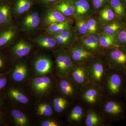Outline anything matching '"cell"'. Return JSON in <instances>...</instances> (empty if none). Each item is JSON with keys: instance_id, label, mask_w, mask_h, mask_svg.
<instances>
[{"instance_id": "obj_34", "label": "cell", "mask_w": 126, "mask_h": 126, "mask_svg": "<svg viewBox=\"0 0 126 126\" xmlns=\"http://www.w3.org/2000/svg\"><path fill=\"white\" fill-rule=\"evenodd\" d=\"M76 29L79 34L84 35L87 33V21L83 18H79L76 23Z\"/></svg>"}, {"instance_id": "obj_28", "label": "cell", "mask_w": 126, "mask_h": 126, "mask_svg": "<svg viewBox=\"0 0 126 126\" xmlns=\"http://www.w3.org/2000/svg\"><path fill=\"white\" fill-rule=\"evenodd\" d=\"M31 5L30 0H17L15 5V11L18 14H22L29 11Z\"/></svg>"}, {"instance_id": "obj_8", "label": "cell", "mask_w": 126, "mask_h": 126, "mask_svg": "<svg viewBox=\"0 0 126 126\" xmlns=\"http://www.w3.org/2000/svg\"><path fill=\"white\" fill-rule=\"evenodd\" d=\"M83 124L86 126H104L110 123L99 108H87Z\"/></svg>"}, {"instance_id": "obj_43", "label": "cell", "mask_w": 126, "mask_h": 126, "mask_svg": "<svg viewBox=\"0 0 126 126\" xmlns=\"http://www.w3.org/2000/svg\"><path fill=\"white\" fill-rule=\"evenodd\" d=\"M43 0L47 2H52L56 1L57 0Z\"/></svg>"}, {"instance_id": "obj_31", "label": "cell", "mask_w": 126, "mask_h": 126, "mask_svg": "<svg viewBox=\"0 0 126 126\" xmlns=\"http://www.w3.org/2000/svg\"><path fill=\"white\" fill-rule=\"evenodd\" d=\"M116 44L126 47V24L117 33Z\"/></svg>"}, {"instance_id": "obj_17", "label": "cell", "mask_w": 126, "mask_h": 126, "mask_svg": "<svg viewBox=\"0 0 126 126\" xmlns=\"http://www.w3.org/2000/svg\"><path fill=\"white\" fill-rule=\"evenodd\" d=\"M51 84V79L47 77L36 78L33 82L34 89L39 93H44L50 87Z\"/></svg>"}, {"instance_id": "obj_42", "label": "cell", "mask_w": 126, "mask_h": 126, "mask_svg": "<svg viewBox=\"0 0 126 126\" xmlns=\"http://www.w3.org/2000/svg\"><path fill=\"white\" fill-rule=\"evenodd\" d=\"M4 59L1 56H0V69L2 68L4 66Z\"/></svg>"}, {"instance_id": "obj_33", "label": "cell", "mask_w": 126, "mask_h": 126, "mask_svg": "<svg viewBox=\"0 0 126 126\" xmlns=\"http://www.w3.org/2000/svg\"><path fill=\"white\" fill-rule=\"evenodd\" d=\"M38 113L41 116H50L53 114L52 107L47 104H41L39 105L37 109Z\"/></svg>"}, {"instance_id": "obj_46", "label": "cell", "mask_w": 126, "mask_h": 126, "mask_svg": "<svg viewBox=\"0 0 126 126\" xmlns=\"http://www.w3.org/2000/svg\"><path fill=\"white\" fill-rule=\"evenodd\" d=\"M1 1H5L7 0H0Z\"/></svg>"}, {"instance_id": "obj_35", "label": "cell", "mask_w": 126, "mask_h": 126, "mask_svg": "<svg viewBox=\"0 0 126 126\" xmlns=\"http://www.w3.org/2000/svg\"><path fill=\"white\" fill-rule=\"evenodd\" d=\"M69 25V23L67 21L63 23H57L51 25L47 29V32L50 33H54L57 30L65 26Z\"/></svg>"}, {"instance_id": "obj_11", "label": "cell", "mask_w": 126, "mask_h": 126, "mask_svg": "<svg viewBox=\"0 0 126 126\" xmlns=\"http://www.w3.org/2000/svg\"><path fill=\"white\" fill-rule=\"evenodd\" d=\"M80 102L73 108L68 116L69 120L70 122L78 126L83 123L87 109L86 106Z\"/></svg>"}, {"instance_id": "obj_14", "label": "cell", "mask_w": 126, "mask_h": 126, "mask_svg": "<svg viewBox=\"0 0 126 126\" xmlns=\"http://www.w3.org/2000/svg\"><path fill=\"white\" fill-rule=\"evenodd\" d=\"M16 29L14 26H10L0 31V48L9 45L15 38Z\"/></svg>"}, {"instance_id": "obj_13", "label": "cell", "mask_w": 126, "mask_h": 126, "mask_svg": "<svg viewBox=\"0 0 126 126\" xmlns=\"http://www.w3.org/2000/svg\"><path fill=\"white\" fill-rule=\"evenodd\" d=\"M35 69L36 73L40 75H44L51 72L52 64L50 60L45 57L37 59L34 64Z\"/></svg>"}, {"instance_id": "obj_7", "label": "cell", "mask_w": 126, "mask_h": 126, "mask_svg": "<svg viewBox=\"0 0 126 126\" xmlns=\"http://www.w3.org/2000/svg\"><path fill=\"white\" fill-rule=\"evenodd\" d=\"M79 88L90 82L88 64L74 63L69 75Z\"/></svg>"}, {"instance_id": "obj_24", "label": "cell", "mask_w": 126, "mask_h": 126, "mask_svg": "<svg viewBox=\"0 0 126 126\" xmlns=\"http://www.w3.org/2000/svg\"><path fill=\"white\" fill-rule=\"evenodd\" d=\"M116 34L110 35L104 33L100 34L98 38L99 45L101 48L107 49L117 46L116 44Z\"/></svg>"}, {"instance_id": "obj_15", "label": "cell", "mask_w": 126, "mask_h": 126, "mask_svg": "<svg viewBox=\"0 0 126 126\" xmlns=\"http://www.w3.org/2000/svg\"><path fill=\"white\" fill-rule=\"evenodd\" d=\"M74 15L77 17L88 16L90 14L91 7L87 0H74Z\"/></svg>"}, {"instance_id": "obj_10", "label": "cell", "mask_w": 126, "mask_h": 126, "mask_svg": "<svg viewBox=\"0 0 126 126\" xmlns=\"http://www.w3.org/2000/svg\"><path fill=\"white\" fill-rule=\"evenodd\" d=\"M69 54L75 63H86L95 56L79 44H76L72 47Z\"/></svg>"}, {"instance_id": "obj_48", "label": "cell", "mask_w": 126, "mask_h": 126, "mask_svg": "<svg viewBox=\"0 0 126 126\" xmlns=\"http://www.w3.org/2000/svg\"></svg>"}, {"instance_id": "obj_2", "label": "cell", "mask_w": 126, "mask_h": 126, "mask_svg": "<svg viewBox=\"0 0 126 126\" xmlns=\"http://www.w3.org/2000/svg\"><path fill=\"white\" fill-rule=\"evenodd\" d=\"M105 96L100 85L90 82L79 88V100L87 108H99Z\"/></svg>"}, {"instance_id": "obj_3", "label": "cell", "mask_w": 126, "mask_h": 126, "mask_svg": "<svg viewBox=\"0 0 126 126\" xmlns=\"http://www.w3.org/2000/svg\"><path fill=\"white\" fill-rule=\"evenodd\" d=\"M99 108L109 123L125 117L126 108L118 98L105 96Z\"/></svg>"}, {"instance_id": "obj_19", "label": "cell", "mask_w": 126, "mask_h": 126, "mask_svg": "<svg viewBox=\"0 0 126 126\" xmlns=\"http://www.w3.org/2000/svg\"><path fill=\"white\" fill-rule=\"evenodd\" d=\"M65 21L66 18L64 16L55 10L49 11L46 14L45 17L46 24L50 25Z\"/></svg>"}, {"instance_id": "obj_26", "label": "cell", "mask_w": 126, "mask_h": 126, "mask_svg": "<svg viewBox=\"0 0 126 126\" xmlns=\"http://www.w3.org/2000/svg\"><path fill=\"white\" fill-rule=\"evenodd\" d=\"M99 16L102 21L105 22H111L119 19L117 17L115 12L110 5L102 10L100 12Z\"/></svg>"}, {"instance_id": "obj_30", "label": "cell", "mask_w": 126, "mask_h": 126, "mask_svg": "<svg viewBox=\"0 0 126 126\" xmlns=\"http://www.w3.org/2000/svg\"><path fill=\"white\" fill-rule=\"evenodd\" d=\"M11 115L16 123L18 126H25L28 124L27 117L20 111L16 109L13 110L11 111Z\"/></svg>"}, {"instance_id": "obj_25", "label": "cell", "mask_w": 126, "mask_h": 126, "mask_svg": "<svg viewBox=\"0 0 126 126\" xmlns=\"http://www.w3.org/2000/svg\"><path fill=\"white\" fill-rule=\"evenodd\" d=\"M27 69L26 65L23 64L16 65L12 74L14 80L17 82L23 81L27 75Z\"/></svg>"}, {"instance_id": "obj_22", "label": "cell", "mask_w": 126, "mask_h": 126, "mask_svg": "<svg viewBox=\"0 0 126 126\" xmlns=\"http://www.w3.org/2000/svg\"><path fill=\"white\" fill-rule=\"evenodd\" d=\"M126 24V22L119 19H117L110 22L103 29L104 33L108 35H113L117 33Z\"/></svg>"}, {"instance_id": "obj_20", "label": "cell", "mask_w": 126, "mask_h": 126, "mask_svg": "<svg viewBox=\"0 0 126 126\" xmlns=\"http://www.w3.org/2000/svg\"><path fill=\"white\" fill-rule=\"evenodd\" d=\"M31 49V45L30 44L24 41L21 40L12 47V51L16 56L21 58L28 55Z\"/></svg>"}, {"instance_id": "obj_9", "label": "cell", "mask_w": 126, "mask_h": 126, "mask_svg": "<svg viewBox=\"0 0 126 126\" xmlns=\"http://www.w3.org/2000/svg\"><path fill=\"white\" fill-rule=\"evenodd\" d=\"M69 77H62L59 83L60 92L64 96L73 99H78L79 88Z\"/></svg>"}, {"instance_id": "obj_39", "label": "cell", "mask_w": 126, "mask_h": 126, "mask_svg": "<svg viewBox=\"0 0 126 126\" xmlns=\"http://www.w3.org/2000/svg\"><path fill=\"white\" fill-rule=\"evenodd\" d=\"M60 37L64 39H70L72 35V33L71 31L69 30L65 31L63 33L59 34H57Z\"/></svg>"}, {"instance_id": "obj_37", "label": "cell", "mask_w": 126, "mask_h": 126, "mask_svg": "<svg viewBox=\"0 0 126 126\" xmlns=\"http://www.w3.org/2000/svg\"><path fill=\"white\" fill-rule=\"evenodd\" d=\"M54 38L56 40L57 43H59L60 44L65 45L69 41V40L68 39H64L62 37H60L58 34H55L54 35Z\"/></svg>"}, {"instance_id": "obj_16", "label": "cell", "mask_w": 126, "mask_h": 126, "mask_svg": "<svg viewBox=\"0 0 126 126\" xmlns=\"http://www.w3.org/2000/svg\"><path fill=\"white\" fill-rule=\"evenodd\" d=\"M109 5L119 19L126 22V7L122 0H110Z\"/></svg>"}, {"instance_id": "obj_32", "label": "cell", "mask_w": 126, "mask_h": 126, "mask_svg": "<svg viewBox=\"0 0 126 126\" xmlns=\"http://www.w3.org/2000/svg\"><path fill=\"white\" fill-rule=\"evenodd\" d=\"M9 94L11 97L21 103L26 104L29 101L26 96L16 89H10L9 91Z\"/></svg>"}, {"instance_id": "obj_18", "label": "cell", "mask_w": 126, "mask_h": 126, "mask_svg": "<svg viewBox=\"0 0 126 126\" xmlns=\"http://www.w3.org/2000/svg\"><path fill=\"white\" fill-rule=\"evenodd\" d=\"M40 21L39 15L33 12L27 15L23 21V26L27 31L33 30L38 26Z\"/></svg>"}, {"instance_id": "obj_38", "label": "cell", "mask_w": 126, "mask_h": 126, "mask_svg": "<svg viewBox=\"0 0 126 126\" xmlns=\"http://www.w3.org/2000/svg\"><path fill=\"white\" fill-rule=\"evenodd\" d=\"M105 0H93V4L95 9L101 8L103 6Z\"/></svg>"}, {"instance_id": "obj_36", "label": "cell", "mask_w": 126, "mask_h": 126, "mask_svg": "<svg viewBox=\"0 0 126 126\" xmlns=\"http://www.w3.org/2000/svg\"><path fill=\"white\" fill-rule=\"evenodd\" d=\"M88 33L90 34L94 33L97 30V23L94 19L91 18L87 21Z\"/></svg>"}, {"instance_id": "obj_4", "label": "cell", "mask_w": 126, "mask_h": 126, "mask_svg": "<svg viewBox=\"0 0 126 126\" xmlns=\"http://www.w3.org/2000/svg\"><path fill=\"white\" fill-rule=\"evenodd\" d=\"M109 68L121 71L126 75V47L116 46L104 52Z\"/></svg>"}, {"instance_id": "obj_40", "label": "cell", "mask_w": 126, "mask_h": 126, "mask_svg": "<svg viewBox=\"0 0 126 126\" xmlns=\"http://www.w3.org/2000/svg\"><path fill=\"white\" fill-rule=\"evenodd\" d=\"M42 126H58L59 124L57 122L54 121H47L43 122L41 124Z\"/></svg>"}, {"instance_id": "obj_47", "label": "cell", "mask_w": 126, "mask_h": 126, "mask_svg": "<svg viewBox=\"0 0 126 126\" xmlns=\"http://www.w3.org/2000/svg\"><path fill=\"white\" fill-rule=\"evenodd\" d=\"M1 74H0V77H1Z\"/></svg>"}, {"instance_id": "obj_29", "label": "cell", "mask_w": 126, "mask_h": 126, "mask_svg": "<svg viewBox=\"0 0 126 126\" xmlns=\"http://www.w3.org/2000/svg\"><path fill=\"white\" fill-rule=\"evenodd\" d=\"M35 41L41 47L49 48H53L55 47L57 43L54 38L46 36L40 37L35 40Z\"/></svg>"}, {"instance_id": "obj_1", "label": "cell", "mask_w": 126, "mask_h": 126, "mask_svg": "<svg viewBox=\"0 0 126 126\" xmlns=\"http://www.w3.org/2000/svg\"><path fill=\"white\" fill-rule=\"evenodd\" d=\"M126 84V74L109 68L102 86L106 96L119 98L124 93Z\"/></svg>"}, {"instance_id": "obj_6", "label": "cell", "mask_w": 126, "mask_h": 126, "mask_svg": "<svg viewBox=\"0 0 126 126\" xmlns=\"http://www.w3.org/2000/svg\"><path fill=\"white\" fill-rule=\"evenodd\" d=\"M57 73L61 77H69L74 63L70 54L64 50L61 49L55 54Z\"/></svg>"}, {"instance_id": "obj_12", "label": "cell", "mask_w": 126, "mask_h": 126, "mask_svg": "<svg viewBox=\"0 0 126 126\" xmlns=\"http://www.w3.org/2000/svg\"><path fill=\"white\" fill-rule=\"evenodd\" d=\"M82 46L88 52L94 55L102 53L101 47L99 45L98 37L91 35L82 39L80 41Z\"/></svg>"}, {"instance_id": "obj_23", "label": "cell", "mask_w": 126, "mask_h": 126, "mask_svg": "<svg viewBox=\"0 0 126 126\" xmlns=\"http://www.w3.org/2000/svg\"><path fill=\"white\" fill-rule=\"evenodd\" d=\"M11 21L10 6L7 4L0 5V26L10 24Z\"/></svg>"}, {"instance_id": "obj_27", "label": "cell", "mask_w": 126, "mask_h": 126, "mask_svg": "<svg viewBox=\"0 0 126 126\" xmlns=\"http://www.w3.org/2000/svg\"><path fill=\"white\" fill-rule=\"evenodd\" d=\"M68 104L67 99L64 97H57L53 100L55 111L58 113L63 112L68 107Z\"/></svg>"}, {"instance_id": "obj_5", "label": "cell", "mask_w": 126, "mask_h": 126, "mask_svg": "<svg viewBox=\"0 0 126 126\" xmlns=\"http://www.w3.org/2000/svg\"><path fill=\"white\" fill-rule=\"evenodd\" d=\"M88 65L90 82L102 86L109 69L106 61L94 56L88 62Z\"/></svg>"}, {"instance_id": "obj_21", "label": "cell", "mask_w": 126, "mask_h": 126, "mask_svg": "<svg viewBox=\"0 0 126 126\" xmlns=\"http://www.w3.org/2000/svg\"><path fill=\"white\" fill-rule=\"evenodd\" d=\"M54 9L64 16H69L74 14V5L69 0H63L55 6Z\"/></svg>"}, {"instance_id": "obj_44", "label": "cell", "mask_w": 126, "mask_h": 126, "mask_svg": "<svg viewBox=\"0 0 126 126\" xmlns=\"http://www.w3.org/2000/svg\"><path fill=\"white\" fill-rule=\"evenodd\" d=\"M124 93H125V96H126V87H125V89H124Z\"/></svg>"}, {"instance_id": "obj_41", "label": "cell", "mask_w": 126, "mask_h": 126, "mask_svg": "<svg viewBox=\"0 0 126 126\" xmlns=\"http://www.w3.org/2000/svg\"><path fill=\"white\" fill-rule=\"evenodd\" d=\"M7 83V80L5 78L0 77V89L4 87Z\"/></svg>"}, {"instance_id": "obj_45", "label": "cell", "mask_w": 126, "mask_h": 126, "mask_svg": "<svg viewBox=\"0 0 126 126\" xmlns=\"http://www.w3.org/2000/svg\"><path fill=\"white\" fill-rule=\"evenodd\" d=\"M122 0L125 6L126 7V0Z\"/></svg>"}]
</instances>
